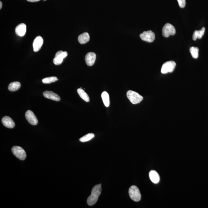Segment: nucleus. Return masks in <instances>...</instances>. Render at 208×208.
Returning <instances> with one entry per match:
<instances>
[{"mask_svg": "<svg viewBox=\"0 0 208 208\" xmlns=\"http://www.w3.org/2000/svg\"><path fill=\"white\" fill-rule=\"evenodd\" d=\"M101 184H100V185H95L93 188L91 195L88 197L87 201L89 206H93L98 201V197L101 192Z\"/></svg>", "mask_w": 208, "mask_h": 208, "instance_id": "obj_1", "label": "nucleus"}, {"mask_svg": "<svg viewBox=\"0 0 208 208\" xmlns=\"http://www.w3.org/2000/svg\"><path fill=\"white\" fill-rule=\"evenodd\" d=\"M127 96L128 99L133 104L140 103L143 100V96L133 91H128L127 92Z\"/></svg>", "mask_w": 208, "mask_h": 208, "instance_id": "obj_2", "label": "nucleus"}, {"mask_svg": "<svg viewBox=\"0 0 208 208\" xmlns=\"http://www.w3.org/2000/svg\"><path fill=\"white\" fill-rule=\"evenodd\" d=\"M129 194L130 198L134 201L138 202L141 199L140 191L137 186H131L129 190Z\"/></svg>", "mask_w": 208, "mask_h": 208, "instance_id": "obj_3", "label": "nucleus"}, {"mask_svg": "<svg viewBox=\"0 0 208 208\" xmlns=\"http://www.w3.org/2000/svg\"><path fill=\"white\" fill-rule=\"evenodd\" d=\"M176 63L173 61H169L163 64L161 68V73L163 74L172 73L176 68Z\"/></svg>", "mask_w": 208, "mask_h": 208, "instance_id": "obj_4", "label": "nucleus"}, {"mask_svg": "<svg viewBox=\"0 0 208 208\" xmlns=\"http://www.w3.org/2000/svg\"><path fill=\"white\" fill-rule=\"evenodd\" d=\"M12 151L13 154L19 160L24 161L26 157V153L25 150L20 146H14L12 148Z\"/></svg>", "mask_w": 208, "mask_h": 208, "instance_id": "obj_5", "label": "nucleus"}, {"mask_svg": "<svg viewBox=\"0 0 208 208\" xmlns=\"http://www.w3.org/2000/svg\"><path fill=\"white\" fill-rule=\"evenodd\" d=\"M176 33L174 27L170 23L166 24L162 29V35L164 37H168L170 35L173 36Z\"/></svg>", "mask_w": 208, "mask_h": 208, "instance_id": "obj_6", "label": "nucleus"}, {"mask_svg": "<svg viewBox=\"0 0 208 208\" xmlns=\"http://www.w3.org/2000/svg\"><path fill=\"white\" fill-rule=\"evenodd\" d=\"M142 40L148 43H152L155 39V34L152 31H144L140 34Z\"/></svg>", "mask_w": 208, "mask_h": 208, "instance_id": "obj_7", "label": "nucleus"}, {"mask_svg": "<svg viewBox=\"0 0 208 208\" xmlns=\"http://www.w3.org/2000/svg\"><path fill=\"white\" fill-rule=\"evenodd\" d=\"M68 56V53L66 51H59L56 53L53 59V62L55 65H59L62 63L64 58Z\"/></svg>", "mask_w": 208, "mask_h": 208, "instance_id": "obj_8", "label": "nucleus"}, {"mask_svg": "<svg viewBox=\"0 0 208 208\" xmlns=\"http://www.w3.org/2000/svg\"><path fill=\"white\" fill-rule=\"evenodd\" d=\"M25 116L27 120L31 125H36L38 123V121L36 117L31 111L28 110L25 113Z\"/></svg>", "mask_w": 208, "mask_h": 208, "instance_id": "obj_9", "label": "nucleus"}, {"mask_svg": "<svg viewBox=\"0 0 208 208\" xmlns=\"http://www.w3.org/2000/svg\"><path fill=\"white\" fill-rule=\"evenodd\" d=\"M43 44V40L40 36L37 37L33 43V47L34 52H38L41 49Z\"/></svg>", "mask_w": 208, "mask_h": 208, "instance_id": "obj_10", "label": "nucleus"}, {"mask_svg": "<svg viewBox=\"0 0 208 208\" xmlns=\"http://www.w3.org/2000/svg\"><path fill=\"white\" fill-rule=\"evenodd\" d=\"M96 59V55L93 52H89L87 54L85 59L87 65L88 66H92L95 63Z\"/></svg>", "mask_w": 208, "mask_h": 208, "instance_id": "obj_11", "label": "nucleus"}, {"mask_svg": "<svg viewBox=\"0 0 208 208\" xmlns=\"http://www.w3.org/2000/svg\"><path fill=\"white\" fill-rule=\"evenodd\" d=\"M43 95L46 98L54 101H59L61 100L59 96L51 91H45L43 92Z\"/></svg>", "mask_w": 208, "mask_h": 208, "instance_id": "obj_12", "label": "nucleus"}, {"mask_svg": "<svg viewBox=\"0 0 208 208\" xmlns=\"http://www.w3.org/2000/svg\"><path fill=\"white\" fill-rule=\"evenodd\" d=\"M2 122L4 126L9 128H14L15 124L11 118L8 116H4L2 118Z\"/></svg>", "mask_w": 208, "mask_h": 208, "instance_id": "obj_13", "label": "nucleus"}, {"mask_svg": "<svg viewBox=\"0 0 208 208\" xmlns=\"http://www.w3.org/2000/svg\"><path fill=\"white\" fill-rule=\"evenodd\" d=\"M26 31V25L24 23L20 24L16 28V33L19 36L22 37L25 36Z\"/></svg>", "mask_w": 208, "mask_h": 208, "instance_id": "obj_14", "label": "nucleus"}, {"mask_svg": "<svg viewBox=\"0 0 208 208\" xmlns=\"http://www.w3.org/2000/svg\"><path fill=\"white\" fill-rule=\"evenodd\" d=\"M149 177L153 183L157 184L159 182L160 178L159 174L155 170H152L149 173Z\"/></svg>", "mask_w": 208, "mask_h": 208, "instance_id": "obj_15", "label": "nucleus"}, {"mask_svg": "<svg viewBox=\"0 0 208 208\" xmlns=\"http://www.w3.org/2000/svg\"><path fill=\"white\" fill-rule=\"evenodd\" d=\"M90 37L88 32H84L79 36L78 38L79 42L81 44H85L89 41Z\"/></svg>", "mask_w": 208, "mask_h": 208, "instance_id": "obj_16", "label": "nucleus"}, {"mask_svg": "<svg viewBox=\"0 0 208 208\" xmlns=\"http://www.w3.org/2000/svg\"><path fill=\"white\" fill-rule=\"evenodd\" d=\"M206 29L203 27L199 31H195L194 32L193 35V40L194 41H196L197 38L200 39L204 35Z\"/></svg>", "mask_w": 208, "mask_h": 208, "instance_id": "obj_17", "label": "nucleus"}, {"mask_svg": "<svg viewBox=\"0 0 208 208\" xmlns=\"http://www.w3.org/2000/svg\"><path fill=\"white\" fill-rule=\"evenodd\" d=\"M21 84L19 82H13L9 85L8 89L10 92H14L18 90L21 88Z\"/></svg>", "mask_w": 208, "mask_h": 208, "instance_id": "obj_18", "label": "nucleus"}, {"mask_svg": "<svg viewBox=\"0 0 208 208\" xmlns=\"http://www.w3.org/2000/svg\"><path fill=\"white\" fill-rule=\"evenodd\" d=\"M77 92L82 99L87 102H89V97L88 94L85 92L83 89H82L81 88L78 89Z\"/></svg>", "mask_w": 208, "mask_h": 208, "instance_id": "obj_19", "label": "nucleus"}, {"mask_svg": "<svg viewBox=\"0 0 208 208\" xmlns=\"http://www.w3.org/2000/svg\"><path fill=\"white\" fill-rule=\"evenodd\" d=\"M101 98L104 105L106 107H108L110 105V97L107 92H104L101 94Z\"/></svg>", "mask_w": 208, "mask_h": 208, "instance_id": "obj_20", "label": "nucleus"}, {"mask_svg": "<svg viewBox=\"0 0 208 208\" xmlns=\"http://www.w3.org/2000/svg\"><path fill=\"white\" fill-rule=\"evenodd\" d=\"M190 51L192 57L197 59L199 56V49L197 47H191L190 48Z\"/></svg>", "mask_w": 208, "mask_h": 208, "instance_id": "obj_21", "label": "nucleus"}, {"mask_svg": "<svg viewBox=\"0 0 208 208\" xmlns=\"http://www.w3.org/2000/svg\"><path fill=\"white\" fill-rule=\"evenodd\" d=\"M95 137V134L93 133H89L83 137L81 138L80 139V142H85L92 140L93 138Z\"/></svg>", "mask_w": 208, "mask_h": 208, "instance_id": "obj_22", "label": "nucleus"}, {"mask_svg": "<svg viewBox=\"0 0 208 208\" xmlns=\"http://www.w3.org/2000/svg\"><path fill=\"white\" fill-rule=\"evenodd\" d=\"M58 80L57 78L55 76H53V77H47L43 79L42 82L44 84H50L56 82Z\"/></svg>", "mask_w": 208, "mask_h": 208, "instance_id": "obj_23", "label": "nucleus"}, {"mask_svg": "<svg viewBox=\"0 0 208 208\" xmlns=\"http://www.w3.org/2000/svg\"><path fill=\"white\" fill-rule=\"evenodd\" d=\"M178 4L180 8H184L186 5L185 0H177Z\"/></svg>", "mask_w": 208, "mask_h": 208, "instance_id": "obj_24", "label": "nucleus"}, {"mask_svg": "<svg viewBox=\"0 0 208 208\" xmlns=\"http://www.w3.org/2000/svg\"><path fill=\"white\" fill-rule=\"evenodd\" d=\"M27 1L29 2H38V1H40V0H27Z\"/></svg>", "mask_w": 208, "mask_h": 208, "instance_id": "obj_25", "label": "nucleus"}, {"mask_svg": "<svg viewBox=\"0 0 208 208\" xmlns=\"http://www.w3.org/2000/svg\"><path fill=\"white\" fill-rule=\"evenodd\" d=\"M2 2L1 1V2H0V9H1V8H2Z\"/></svg>", "mask_w": 208, "mask_h": 208, "instance_id": "obj_26", "label": "nucleus"}, {"mask_svg": "<svg viewBox=\"0 0 208 208\" xmlns=\"http://www.w3.org/2000/svg\"><path fill=\"white\" fill-rule=\"evenodd\" d=\"M45 1H46V0H45Z\"/></svg>", "mask_w": 208, "mask_h": 208, "instance_id": "obj_27", "label": "nucleus"}]
</instances>
